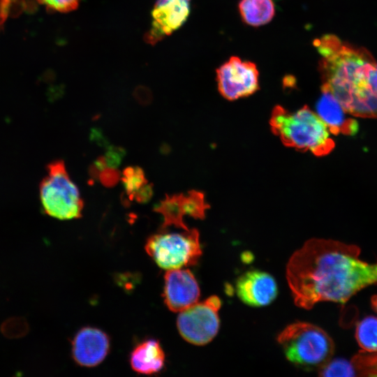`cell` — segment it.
Here are the masks:
<instances>
[{"mask_svg": "<svg viewBox=\"0 0 377 377\" xmlns=\"http://www.w3.org/2000/svg\"><path fill=\"white\" fill-rule=\"evenodd\" d=\"M191 0H157L152 10V22L145 40L154 44L178 29L186 20Z\"/></svg>", "mask_w": 377, "mask_h": 377, "instance_id": "30bf717a", "label": "cell"}, {"mask_svg": "<svg viewBox=\"0 0 377 377\" xmlns=\"http://www.w3.org/2000/svg\"><path fill=\"white\" fill-rule=\"evenodd\" d=\"M2 334L9 339H17L24 336L29 331L27 322L22 318H10L1 327Z\"/></svg>", "mask_w": 377, "mask_h": 377, "instance_id": "44dd1931", "label": "cell"}, {"mask_svg": "<svg viewBox=\"0 0 377 377\" xmlns=\"http://www.w3.org/2000/svg\"><path fill=\"white\" fill-rule=\"evenodd\" d=\"M200 295L198 283L187 269L167 270L164 276L163 299L167 307L180 312L198 302Z\"/></svg>", "mask_w": 377, "mask_h": 377, "instance_id": "9c48e42d", "label": "cell"}, {"mask_svg": "<svg viewBox=\"0 0 377 377\" xmlns=\"http://www.w3.org/2000/svg\"><path fill=\"white\" fill-rule=\"evenodd\" d=\"M371 306L374 310L377 312V295H374L371 298Z\"/></svg>", "mask_w": 377, "mask_h": 377, "instance_id": "603a6c76", "label": "cell"}, {"mask_svg": "<svg viewBox=\"0 0 377 377\" xmlns=\"http://www.w3.org/2000/svg\"><path fill=\"white\" fill-rule=\"evenodd\" d=\"M154 209L163 216V230L172 226L183 230L189 229L184 222L183 193L167 195Z\"/></svg>", "mask_w": 377, "mask_h": 377, "instance_id": "ac0fdd59", "label": "cell"}, {"mask_svg": "<svg viewBox=\"0 0 377 377\" xmlns=\"http://www.w3.org/2000/svg\"><path fill=\"white\" fill-rule=\"evenodd\" d=\"M145 250L158 267L166 270L194 265L202 255L199 232L195 228L154 234L147 239Z\"/></svg>", "mask_w": 377, "mask_h": 377, "instance_id": "8992f818", "label": "cell"}, {"mask_svg": "<svg viewBox=\"0 0 377 377\" xmlns=\"http://www.w3.org/2000/svg\"><path fill=\"white\" fill-rule=\"evenodd\" d=\"M238 8L243 22L253 27L267 24L275 14L272 0H240Z\"/></svg>", "mask_w": 377, "mask_h": 377, "instance_id": "9a60e30c", "label": "cell"}, {"mask_svg": "<svg viewBox=\"0 0 377 377\" xmlns=\"http://www.w3.org/2000/svg\"><path fill=\"white\" fill-rule=\"evenodd\" d=\"M355 338L360 347L366 351H377V317L367 316L355 329Z\"/></svg>", "mask_w": 377, "mask_h": 377, "instance_id": "d6986e66", "label": "cell"}, {"mask_svg": "<svg viewBox=\"0 0 377 377\" xmlns=\"http://www.w3.org/2000/svg\"><path fill=\"white\" fill-rule=\"evenodd\" d=\"M269 125L273 133L284 145L301 151H309L322 156L330 154L335 146L325 123L308 105L296 112H289L281 105H276Z\"/></svg>", "mask_w": 377, "mask_h": 377, "instance_id": "3957f363", "label": "cell"}, {"mask_svg": "<svg viewBox=\"0 0 377 377\" xmlns=\"http://www.w3.org/2000/svg\"><path fill=\"white\" fill-rule=\"evenodd\" d=\"M46 8L59 13H68L76 9L80 0H37Z\"/></svg>", "mask_w": 377, "mask_h": 377, "instance_id": "7402d4cb", "label": "cell"}, {"mask_svg": "<svg viewBox=\"0 0 377 377\" xmlns=\"http://www.w3.org/2000/svg\"><path fill=\"white\" fill-rule=\"evenodd\" d=\"M341 376H377V351H360L350 360L340 358Z\"/></svg>", "mask_w": 377, "mask_h": 377, "instance_id": "2e32d148", "label": "cell"}, {"mask_svg": "<svg viewBox=\"0 0 377 377\" xmlns=\"http://www.w3.org/2000/svg\"><path fill=\"white\" fill-rule=\"evenodd\" d=\"M236 291L244 304L257 307L269 304L278 294L274 277L260 270H250L240 276L236 283Z\"/></svg>", "mask_w": 377, "mask_h": 377, "instance_id": "7c38bea8", "label": "cell"}, {"mask_svg": "<svg viewBox=\"0 0 377 377\" xmlns=\"http://www.w3.org/2000/svg\"><path fill=\"white\" fill-rule=\"evenodd\" d=\"M122 182L128 198L138 202L148 201L152 194L151 185L147 184L143 170L139 167H128L123 171Z\"/></svg>", "mask_w": 377, "mask_h": 377, "instance_id": "e0dca14e", "label": "cell"}, {"mask_svg": "<svg viewBox=\"0 0 377 377\" xmlns=\"http://www.w3.org/2000/svg\"><path fill=\"white\" fill-rule=\"evenodd\" d=\"M39 192L47 215L59 220L78 219L82 216L83 200L63 161H54L47 165V175L40 182Z\"/></svg>", "mask_w": 377, "mask_h": 377, "instance_id": "5b68a950", "label": "cell"}, {"mask_svg": "<svg viewBox=\"0 0 377 377\" xmlns=\"http://www.w3.org/2000/svg\"><path fill=\"white\" fill-rule=\"evenodd\" d=\"M360 248L313 238L295 251L286 265V279L296 306L311 309L320 302L344 304L377 283V263L359 258Z\"/></svg>", "mask_w": 377, "mask_h": 377, "instance_id": "6da1fadb", "label": "cell"}, {"mask_svg": "<svg viewBox=\"0 0 377 377\" xmlns=\"http://www.w3.org/2000/svg\"><path fill=\"white\" fill-rule=\"evenodd\" d=\"M316 104L317 114L327 125L330 133L338 135H354L357 133V122L346 116L348 114L339 102L329 91L322 90Z\"/></svg>", "mask_w": 377, "mask_h": 377, "instance_id": "4fadbf2b", "label": "cell"}, {"mask_svg": "<svg viewBox=\"0 0 377 377\" xmlns=\"http://www.w3.org/2000/svg\"><path fill=\"white\" fill-rule=\"evenodd\" d=\"M183 207L185 215L199 219L205 218V211L209 207L204 194L197 191H191L186 195L183 194Z\"/></svg>", "mask_w": 377, "mask_h": 377, "instance_id": "ffe728a7", "label": "cell"}, {"mask_svg": "<svg viewBox=\"0 0 377 377\" xmlns=\"http://www.w3.org/2000/svg\"><path fill=\"white\" fill-rule=\"evenodd\" d=\"M221 306L219 297L212 295L180 311L177 320L180 335L194 345L209 343L219 332Z\"/></svg>", "mask_w": 377, "mask_h": 377, "instance_id": "52a82bcc", "label": "cell"}, {"mask_svg": "<svg viewBox=\"0 0 377 377\" xmlns=\"http://www.w3.org/2000/svg\"><path fill=\"white\" fill-rule=\"evenodd\" d=\"M216 80L219 93L229 101L249 96L259 89L256 65L237 57H231L218 68Z\"/></svg>", "mask_w": 377, "mask_h": 377, "instance_id": "ba28073f", "label": "cell"}, {"mask_svg": "<svg viewBox=\"0 0 377 377\" xmlns=\"http://www.w3.org/2000/svg\"><path fill=\"white\" fill-rule=\"evenodd\" d=\"M286 357L296 366L319 369L330 360L334 344L320 327L306 322H295L286 326L276 337Z\"/></svg>", "mask_w": 377, "mask_h": 377, "instance_id": "277c9868", "label": "cell"}, {"mask_svg": "<svg viewBox=\"0 0 377 377\" xmlns=\"http://www.w3.org/2000/svg\"><path fill=\"white\" fill-rule=\"evenodd\" d=\"M110 350V339L102 330L94 327H83L72 341V357L82 367L98 365L106 357Z\"/></svg>", "mask_w": 377, "mask_h": 377, "instance_id": "8fae6325", "label": "cell"}, {"mask_svg": "<svg viewBox=\"0 0 377 377\" xmlns=\"http://www.w3.org/2000/svg\"><path fill=\"white\" fill-rule=\"evenodd\" d=\"M313 45L321 56L322 90L330 92L348 114L377 118V64L371 54L331 34L316 38Z\"/></svg>", "mask_w": 377, "mask_h": 377, "instance_id": "7a4b0ae2", "label": "cell"}, {"mask_svg": "<svg viewBox=\"0 0 377 377\" xmlns=\"http://www.w3.org/2000/svg\"><path fill=\"white\" fill-rule=\"evenodd\" d=\"M130 364L137 373L151 375L162 370L165 353L156 339H148L139 343L131 353Z\"/></svg>", "mask_w": 377, "mask_h": 377, "instance_id": "5bb4252c", "label": "cell"}]
</instances>
